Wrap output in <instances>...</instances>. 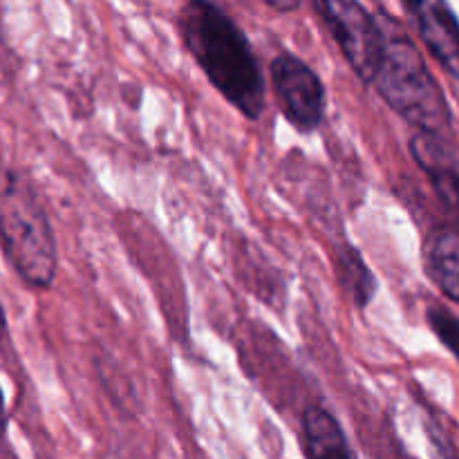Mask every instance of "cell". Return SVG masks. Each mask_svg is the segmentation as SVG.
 <instances>
[{"mask_svg":"<svg viewBox=\"0 0 459 459\" xmlns=\"http://www.w3.org/2000/svg\"><path fill=\"white\" fill-rule=\"evenodd\" d=\"M178 30L184 48L224 101L245 119H260L267 85L240 25L220 4L191 0L179 9Z\"/></svg>","mask_w":459,"mask_h":459,"instance_id":"1","label":"cell"},{"mask_svg":"<svg viewBox=\"0 0 459 459\" xmlns=\"http://www.w3.org/2000/svg\"><path fill=\"white\" fill-rule=\"evenodd\" d=\"M0 251L22 285L48 291L56 281L58 251L52 222L34 184L0 164Z\"/></svg>","mask_w":459,"mask_h":459,"instance_id":"2","label":"cell"},{"mask_svg":"<svg viewBox=\"0 0 459 459\" xmlns=\"http://www.w3.org/2000/svg\"><path fill=\"white\" fill-rule=\"evenodd\" d=\"M385 49L372 88L417 133L444 137L453 124L451 106L424 56L393 18H381Z\"/></svg>","mask_w":459,"mask_h":459,"instance_id":"3","label":"cell"},{"mask_svg":"<svg viewBox=\"0 0 459 459\" xmlns=\"http://www.w3.org/2000/svg\"><path fill=\"white\" fill-rule=\"evenodd\" d=\"M321 25L330 31L354 74L366 85L375 83L385 49L381 18L361 3L350 0H316L312 4Z\"/></svg>","mask_w":459,"mask_h":459,"instance_id":"4","label":"cell"},{"mask_svg":"<svg viewBox=\"0 0 459 459\" xmlns=\"http://www.w3.org/2000/svg\"><path fill=\"white\" fill-rule=\"evenodd\" d=\"M269 81L282 117L296 133L312 134L325 121L327 90L312 65L291 52H281L269 63Z\"/></svg>","mask_w":459,"mask_h":459,"instance_id":"5","label":"cell"},{"mask_svg":"<svg viewBox=\"0 0 459 459\" xmlns=\"http://www.w3.org/2000/svg\"><path fill=\"white\" fill-rule=\"evenodd\" d=\"M403 9L430 56L444 67V72L459 81V18L451 4L439 0H415L403 3Z\"/></svg>","mask_w":459,"mask_h":459,"instance_id":"6","label":"cell"},{"mask_svg":"<svg viewBox=\"0 0 459 459\" xmlns=\"http://www.w3.org/2000/svg\"><path fill=\"white\" fill-rule=\"evenodd\" d=\"M411 155L430 186L448 211L459 218V157L437 134L415 133L411 137Z\"/></svg>","mask_w":459,"mask_h":459,"instance_id":"7","label":"cell"},{"mask_svg":"<svg viewBox=\"0 0 459 459\" xmlns=\"http://www.w3.org/2000/svg\"><path fill=\"white\" fill-rule=\"evenodd\" d=\"M300 448L305 459H357L339 420L323 406H307L300 415Z\"/></svg>","mask_w":459,"mask_h":459,"instance_id":"8","label":"cell"},{"mask_svg":"<svg viewBox=\"0 0 459 459\" xmlns=\"http://www.w3.org/2000/svg\"><path fill=\"white\" fill-rule=\"evenodd\" d=\"M424 272L435 287L453 303H459V231L437 227L429 233L421 249Z\"/></svg>","mask_w":459,"mask_h":459,"instance_id":"9","label":"cell"},{"mask_svg":"<svg viewBox=\"0 0 459 459\" xmlns=\"http://www.w3.org/2000/svg\"><path fill=\"white\" fill-rule=\"evenodd\" d=\"M334 269L339 285L352 299L354 307L368 309L377 294V276L363 260L361 251L348 242L339 245L334 249Z\"/></svg>","mask_w":459,"mask_h":459,"instance_id":"10","label":"cell"},{"mask_svg":"<svg viewBox=\"0 0 459 459\" xmlns=\"http://www.w3.org/2000/svg\"><path fill=\"white\" fill-rule=\"evenodd\" d=\"M426 321L433 334L442 341L444 348L459 361V316L444 305H430L426 309Z\"/></svg>","mask_w":459,"mask_h":459,"instance_id":"11","label":"cell"},{"mask_svg":"<svg viewBox=\"0 0 459 459\" xmlns=\"http://www.w3.org/2000/svg\"><path fill=\"white\" fill-rule=\"evenodd\" d=\"M7 429H9V415H7V402H4L3 388H0V451L7 442Z\"/></svg>","mask_w":459,"mask_h":459,"instance_id":"12","label":"cell"},{"mask_svg":"<svg viewBox=\"0 0 459 459\" xmlns=\"http://www.w3.org/2000/svg\"><path fill=\"white\" fill-rule=\"evenodd\" d=\"M264 4H267V7L276 13H291V12H299L300 9V3H278V0H264Z\"/></svg>","mask_w":459,"mask_h":459,"instance_id":"13","label":"cell"},{"mask_svg":"<svg viewBox=\"0 0 459 459\" xmlns=\"http://www.w3.org/2000/svg\"><path fill=\"white\" fill-rule=\"evenodd\" d=\"M7 334V314H4L3 303H0V336Z\"/></svg>","mask_w":459,"mask_h":459,"instance_id":"14","label":"cell"}]
</instances>
